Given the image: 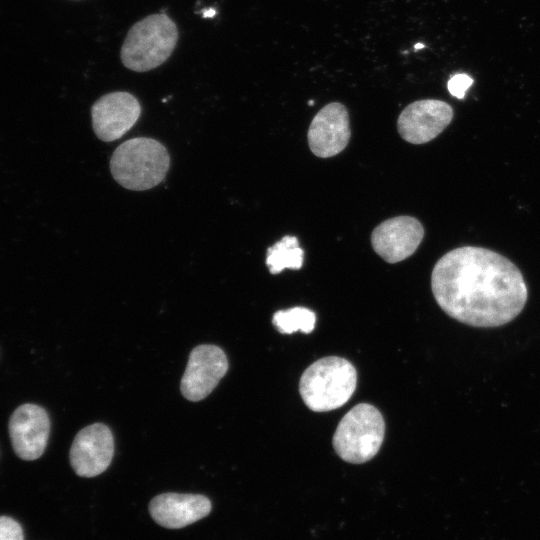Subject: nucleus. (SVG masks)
<instances>
[{"label": "nucleus", "mask_w": 540, "mask_h": 540, "mask_svg": "<svg viewBox=\"0 0 540 540\" xmlns=\"http://www.w3.org/2000/svg\"><path fill=\"white\" fill-rule=\"evenodd\" d=\"M424 237L422 224L411 216H397L374 228L371 244L374 251L388 263L400 262L411 256Z\"/></svg>", "instance_id": "nucleus-10"}, {"label": "nucleus", "mask_w": 540, "mask_h": 540, "mask_svg": "<svg viewBox=\"0 0 540 540\" xmlns=\"http://www.w3.org/2000/svg\"><path fill=\"white\" fill-rule=\"evenodd\" d=\"M357 373L346 359L329 356L311 364L299 382L300 395L315 412H326L343 406L356 389Z\"/></svg>", "instance_id": "nucleus-3"}, {"label": "nucleus", "mask_w": 540, "mask_h": 540, "mask_svg": "<svg viewBox=\"0 0 540 540\" xmlns=\"http://www.w3.org/2000/svg\"><path fill=\"white\" fill-rule=\"evenodd\" d=\"M0 540H24L21 525L11 517L0 516Z\"/></svg>", "instance_id": "nucleus-16"}, {"label": "nucleus", "mask_w": 540, "mask_h": 540, "mask_svg": "<svg viewBox=\"0 0 540 540\" xmlns=\"http://www.w3.org/2000/svg\"><path fill=\"white\" fill-rule=\"evenodd\" d=\"M452 107L441 100L423 99L410 103L400 113V136L412 144H424L436 138L452 121Z\"/></svg>", "instance_id": "nucleus-7"}, {"label": "nucleus", "mask_w": 540, "mask_h": 540, "mask_svg": "<svg viewBox=\"0 0 540 540\" xmlns=\"http://www.w3.org/2000/svg\"><path fill=\"white\" fill-rule=\"evenodd\" d=\"M141 114L139 101L127 92H112L100 97L92 106V126L96 136L105 142L122 137Z\"/></svg>", "instance_id": "nucleus-9"}, {"label": "nucleus", "mask_w": 540, "mask_h": 540, "mask_svg": "<svg viewBox=\"0 0 540 540\" xmlns=\"http://www.w3.org/2000/svg\"><path fill=\"white\" fill-rule=\"evenodd\" d=\"M113 455L114 439L110 429L102 423H95L77 433L69 458L78 476L90 478L103 473Z\"/></svg>", "instance_id": "nucleus-8"}, {"label": "nucleus", "mask_w": 540, "mask_h": 540, "mask_svg": "<svg viewBox=\"0 0 540 540\" xmlns=\"http://www.w3.org/2000/svg\"><path fill=\"white\" fill-rule=\"evenodd\" d=\"M349 115L339 102L324 106L313 118L308 134V144L314 155L328 158L345 149L350 139Z\"/></svg>", "instance_id": "nucleus-12"}, {"label": "nucleus", "mask_w": 540, "mask_h": 540, "mask_svg": "<svg viewBox=\"0 0 540 540\" xmlns=\"http://www.w3.org/2000/svg\"><path fill=\"white\" fill-rule=\"evenodd\" d=\"M170 166L163 144L155 139L138 137L125 141L110 160L113 178L124 188L134 191L151 189L162 182Z\"/></svg>", "instance_id": "nucleus-2"}, {"label": "nucleus", "mask_w": 540, "mask_h": 540, "mask_svg": "<svg viewBox=\"0 0 540 540\" xmlns=\"http://www.w3.org/2000/svg\"><path fill=\"white\" fill-rule=\"evenodd\" d=\"M431 289L447 315L477 328L509 323L528 298L519 268L505 256L477 246L455 248L443 255L433 268Z\"/></svg>", "instance_id": "nucleus-1"}, {"label": "nucleus", "mask_w": 540, "mask_h": 540, "mask_svg": "<svg viewBox=\"0 0 540 540\" xmlns=\"http://www.w3.org/2000/svg\"><path fill=\"white\" fill-rule=\"evenodd\" d=\"M177 40V27L165 13L149 15L130 28L121 48V61L136 72L154 69L169 58Z\"/></svg>", "instance_id": "nucleus-4"}, {"label": "nucleus", "mask_w": 540, "mask_h": 540, "mask_svg": "<svg viewBox=\"0 0 540 540\" xmlns=\"http://www.w3.org/2000/svg\"><path fill=\"white\" fill-rule=\"evenodd\" d=\"M148 509L158 525L168 529H180L206 517L212 504L204 495L169 492L155 496Z\"/></svg>", "instance_id": "nucleus-13"}, {"label": "nucleus", "mask_w": 540, "mask_h": 540, "mask_svg": "<svg viewBox=\"0 0 540 540\" xmlns=\"http://www.w3.org/2000/svg\"><path fill=\"white\" fill-rule=\"evenodd\" d=\"M272 322L282 334H291L298 330L303 333H311L315 327L316 316L308 308L293 307L277 311L273 315Z\"/></svg>", "instance_id": "nucleus-15"}, {"label": "nucleus", "mask_w": 540, "mask_h": 540, "mask_svg": "<svg viewBox=\"0 0 540 540\" xmlns=\"http://www.w3.org/2000/svg\"><path fill=\"white\" fill-rule=\"evenodd\" d=\"M472 83L473 79L469 75L459 73L449 79L447 87L454 97L462 99Z\"/></svg>", "instance_id": "nucleus-17"}, {"label": "nucleus", "mask_w": 540, "mask_h": 540, "mask_svg": "<svg viewBox=\"0 0 540 540\" xmlns=\"http://www.w3.org/2000/svg\"><path fill=\"white\" fill-rule=\"evenodd\" d=\"M49 433L48 414L38 405L23 404L10 418L11 444L16 455L23 460H35L43 454Z\"/></svg>", "instance_id": "nucleus-11"}, {"label": "nucleus", "mask_w": 540, "mask_h": 540, "mask_svg": "<svg viewBox=\"0 0 540 540\" xmlns=\"http://www.w3.org/2000/svg\"><path fill=\"white\" fill-rule=\"evenodd\" d=\"M304 252L294 236H284L267 250L266 264L271 274H278L285 268L298 270L302 267Z\"/></svg>", "instance_id": "nucleus-14"}, {"label": "nucleus", "mask_w": 540, "mask_h": 540, "mask_svg": "<svg viewBox=\"0 0 540 540\" xmlns=\"http://www.w3.org/2000/svg\"><path fill=\"white\" fill-rule=\"evenodd\" d=\"M423 47H424V45L421 44V43H417V44L415 45V49H416V50H417V49H421V48H423Z\"/></svg>", "instance_id": "nucleus-19"}, {"label": "nucleus", "mask_w": 540, "mask_h": 540, "mask_svg": "<svg viewBox=\"0 0 540 540\" xmlns=\"http://www.w3.org/2000/svg\"><path fill=\"white\" fill-rule=\"evenodd\" d=\"M228 370L223 350L210 344L196 346L190 353L180 383L182 395L193 402L206 398Z\"/></svg>", "instance_id": "nucleus-6"}, {"label": "nucleus", "mask_w": 540, "mask_h": 540, "mask_svg": "<svg viewBox=\"0 0 540 540\" xmlns=\"http://www.w3.org/2000/svg\"><path fill=\"white\" fill-rule=\"evenodd\" d=\"M385 434L381 413L372 405L354 406L339 422L333 436V447L344 461L361 464L379 451Z\"/></svg>", "instance_id": "nucleus-5"}, {"label": "nucleus", "mask_w": 540, "mask_h": 540, "mask_svg": "<svg viewBox=\"0 0 540 540\" xmlns=\"http://www.w3.org/2000/svg\"><path fill=\"white\" fill-rule=\"evenodd\" d=\"M215 14H216V11L213 8L202 11L203 18H212L215 16Z\"/></svg>", "instance_id": "nucleus-18"}]
</instances>
